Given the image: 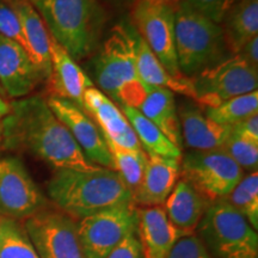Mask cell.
<instances>
[{
    "label": "cell",
    "instance_id": "6da1fadb",
    "mask_svg": "<svg viewBox=\"0 0 258 258\" xmlns=\"http://www.w3.org/2000/svg\"><path fill=\"white\" fill-rule=\"evenodd\" d=\"M0 148L28 152L55 170L97 167L86 159L69 129L40 95L10 102V112L0 123Z\"/></svg>",
    "mask_w": 258,
    "mask_h": 258
},
{
    "label": "cell",
    "instance_id": "7a4b0ae2",
    "mask_svg": "<svg viewBox=\"0 0 258 258\" xmlns=\"http://www.w3.org/2000/svg\"><path fill=\"white\" fill-rule=\"evenodd\" d=\"M47 195L53 207L77 221L115 206L134 202L120 175L102 166L88 171L55 170L47 183Z\"/></svg>",
    "mask_w": 258,
    "mask_h": 258
},
{
    "label": "cell",
    "instance_id": "3957f363",
    "mask_svg": "<svg viewBox=\"0 0 258 258\" xmlns=\"http://www.w3.org/2000/svg\"><path fill=\"white\" fill-rule=\"evenodd\" d=\"M93 77L101 91L121 106L138 109L146 95L135 59V30L117 24L93 60Z\"/></svg>",
    "mask_w": 258,
    "mask_h": 258
},
{
    "label": "cell",
    "instance_id": "277c9868",
    "mask_svg": "<svg viewBox=\"0 0 258 258\" xmlns=\"http://www.w3.org/2000/svg\"><path fill=\"white\" fill-rule=\"evenodd\" d=\"M49 35L78 61L96 49L105 22L98 0H28Z\"/></svg>",
    "mask_w": 258,
    "mask_h": 258
},
{
    "label": "cell",
    "instance_id": "5b68a950",
    "mask_svg": "<svg viewBox=\"0 0 258 258\" xmlns=\"http://www.w3.org/2000/svg\"><path fill=\"white\" fill-rule=\"evenodd\" d=\"M175 44L180 73L190 79L232 56L220 24L185 0L175 8Z\"/></svg>",
    "mask_w": 258,
    "mask_h": 258
},
{
    "label": "cell",
    "instance_id": "8992f818",
    "mask_svg": "<svg viewBox=\"0 0 258 258\" xmlns=\"http://www.w3.org/2000/svg\"><path fill=\"white\" fill-rule=\"evenodd\" d=\"M195 233L213 258H258L257 231L226 199L209 205Z\"/></svg>",
    "mask_w": 258,
    "mask_h": 258
},
{
    "label": "cell",
    "instance_id": "52a82bcc",
    "mask_svg": "<svg viewBox=\"0 0 258 258\" xmlns=\"http://www.w3.org/2000/svg\"><path fill=\"white\" fill-rule=\"evenodd\" d=\"M244 171L225 151H188L180 158V177L209 202L224 200Z\"/></svg>",
    "mask_w": 258,
    "mask_h": 258
},
{
    "label": "cell",
    "instance_id": "ba28073f",
    "mask_svg": "<svg viewBox=\"0 0 258 258\" xmlns=\"http://www.w3.org/2000/svg\"><path fill=\"white\" fill-rule=\"evenodd\" d=\"M195 102L200 108H215L237 96L257 91L258 71L238 55L191 78Z\"/></svg>",
    "mask_w": 258,
    "mask_h": 258
},
{
    "label": "cell",
    "instance_id": "9c48e42d",
    "mask_svg": "<svg viewBox=\"0 0 258 258\" xmlns=\"http://www.w3.org/2000/svg\"><path fill=\"white\" fill-rule=\"evenodd\" d=\"M139 207L134 202L115 206L77 221L86 258H105L132 232L138 231Z\"/></svg>",
    "mask_w": 258,
    "mask_h": 258
},
{
    "label": "cell",
    "instance_id": "30bf717a",
    "mask_svg": "<svg viewBox=\"0 0 258 258\" xmlns=\"http://www.w3.org/2000/svg\"><path fill=\"white\" fill-rule=\"evenodd\" d=\"M131 22L164 67L172 76L184 77L179 71L176 54L175 8L151 0H134Z\"/></svg>",
    "mask_w": 258,
    "mask_h": 258
},
{
    "label": "cell",
    "instance_id": "8fae6325",
    "mask_svg": "<svg viewBox=\"0 0 258 258\" xmlns=\"http://www.w3.org/2000/svg\"><path fill=\"white\" fill-rule=\"evenodd\" d=\"M40 258H86L77 220L53 206L23 221Z\"/></svg>",
    "mask_w": 258,
    "mask_h": 258
},
{
    "label": "cell",
    "instance_id": "7c38bea8",
    "mask_svg": "<svg viewBox=\"0 0 258 258\" xmlns=\"http://www.w3.org/2000/svg\"><path fill=\"white\" fill-rule=\"evenodd\" d=\"M49 206L23 161L0 158V218L24 221Z\"/></svg>",
    "mask_w": 258,
    "mask_h": 258
},
{
    "label": "cell",
    "instance_id": "4fadbf2b",
    "mask_svg": "<svg viewBox=\"0 0 258 258\" xmlns=\"http://www.w3.org/2000/svg\"><path fill=\"white\" fill-rule=\"evenodd\" d=\"M47 103L54 115L69 129L86 159L93 165L115 170L108 145L96 122L83 108L60 97L49 96Z\"/></svg>",
    "mask_w": 258,
    "mask_h": 258
},
{
    "label": "cell",
    "instance_id": "5bb4252c",
    "mask_svg": "<svg viewBox=\"0 0 258 258\" xmlns=\"http://www.w3.org/2000/svg\"><path fill=\"white\" fill-rule=\"evenodd\" d=\"M43 77L23 47L0 35V86L5 97L14 99L31 95Z\"/></svg>",
    "mask_w": 258,
    "mask_h": 258
},
{
    "label": "cell",
    "instance_id": "9a60e30c",
    "mask_svg": "<svg viewBox=\"0 0 258 258\" xmlns=\"http://www.w3.org/2000/svg\"><path fill=\"white\" fill-rule=\"evenodd\" d=\"M83 109L96 122L104 138L112 144L127 150H144L123 112L101 90L95 86L86 90Z\"/></svg>",
    "mask_w": 258,
    "mask_h": 258
},
{
    "label": "cell",
    "instance_id": "2e32d148",
    "mask_svg": "<svg viewBox=\"0 0 258 258\" xmlns=\"http://www.w3.org/2000/svg\"><path fill=\"white\" fill-rule=\"evenodd\" d=\"M183 148L189 151L222 150L231 134V128L218 124L207 117L202 108L192 102H182L177 106Z\"/></svg>",
    "mask_w": 258,
    "mask_h": 258
},
{
    "label": "cell",
    "instance_id": "e0dca14e",
    "mask_svg": "<svg viewBox=\"0 0 258 258\" xmlns=\"http://www.w3.org/2000/svg\"><path fill=\"white\" fill-rule=\"evenodd\" d=\"M51 71L48 79L50 96L60 97L83 108L84 93L92 88V80L70 55L69 51L50 36Z\"/></svg>",
    "mask_w": 258,
    "mask_h": 258
},
{
    "label": "cell",
    "instance_id": "ac0fdd59",
    "mask_svg": "<svg viewBox=\"0 0 258 258\" xmlns=\"http://www.w3.org/2000/svg\"><path fill=\"white\" fill-rule=\"evenodd\" d=\"M180 177V159L147 154L140 185L133 201L141 207H158L165 203Z\"/></svg>",
    "mask_w": 258,
    "mask_h": 258
},
{
    "label": "cell",
    "instance_id": "d6986e66",
    "mask_svg": "<svg viewBox=\"0 0 258 258\" xmlns=\"http://www.w3.org/2000/svg\"><path fill=\"white\" fill-rule=\"evenodd\" d=\"M138 234L144 258H166L177 240L188 234L175 227L163 206L139 208Z\"/></svg>",
    "mask_w": 258,
    "mask_h": 258
},
{
    "label": "cell",
    "instance_id": "ffe728a7",
    "mask_svg": "<svg viewBox=\"0 0 258 258\" xmlns=\"http://www.w3.org/2000/svg\"><path fill=\"white\" fill-rule=\"evenodd\" d=\"M17 14L23 31L27 53L32 62L36 64L43 77L44 83L48 82L51 71L50 63V35L49 31L28 0H9Z\"/></svg>",
    "mask_w": 258,
    "mask_h": 258
},
{
    "label": "cell",
    "instance_id": "44dd1931",
    "mask_svg": "<svg viewBox=\"0 0 258 258\" xmlns=\"http://www.w3.org/2000/svg\"><path fill=\"white\" fill-rule=\"evenodd\" d=\"M211 202L188 182L179 178L163 205L166 217L175 227L184 233H195Z\"/></svg>",
    "mask_w": 258,
    "mask_h": 258
},
{
    "label": "cell",
    "instance_id": "7402d4cb",
    "mask_svg": "<svg viewBox=\"0 0 258 258\" xmlns=\"http://www.w3.org/2000/svg\"><path fill=\"white\" fill-rule=\"evenodd\" d=\"M146 86V95L138 110L153 122L164 135L180 151H183L182 133L175 93L158 86Z\"/></svg>",
    "mask_w": 258,
    "mask_h": 258
},
{
    "label": "cell",
    "instance_id": "603a6c76",
    "mask_svg": "<svg viewBox=\"0 0 258 258\" xmlns=\"http://www.w3.org/2000/svg\"><path fill=\"white\" fill-rule=\"evenodd\" d=\"M135 59L139 77L145 85L158 86L170 90L173 93H179L191 101H195L191 79L186 77H175L167 71L164 64L148 48L143 38L135 31Z\"/></svg>",
    "mask_w": 258,
    "mask_h": 258
},
{
    "label": "cell",
    "instance_id": "cb8c5ba5",
    "mask_svg": "<svg viewBox=\"0 0 258 258\" xmlns=\"http://www.w3.org/2000/svg\"><path fill=\"white\" fill-rule=\"evenodd\" d=\"M224 38L232 55L258 36V0H239L220 23Z\"/></svg>",
    "mask_w": 258,
    "mask_h": 258
},
{
    "label": "cell",
    "instance_id": "d4e9b609",
    "mask_svg": "<svg viewBox=\"0 0 258 258\" xmlns=\"http://www.w3.org/2000/svg\"><path fill=\"white\" fill-rule=\"evenodd\" d=\"M121 110L127 117L132 128L134 129L141 146L147 154L176 158V159L182 158V151L171 143L163 132L153 122L145 117L138 109L131 108V106H121Z\"/></svg>",
    "mask_w": 258,
    "mask_h": 258
},
{
    "label": "cell",
    "instance_id": "484cf974",
    "mask_svg": "<svg viewBox=\"0 0 258 258\" xmlns=\"http://www.w3.org/2000/svg\"><path fill=\"white\" fill-rule=\"evenodd\" d=\"M0 258H40L23 221L0 218Z\"/></svg>",
    "mask_w": 258,
    "mask_h": 258
},
{
    "label": "cell",
    "instance_id": "4316f807",
    "mask_svg": "<svg viewBox=\"0 0 258 258\" xmlns=\"http://www.w3.org/2000/svg\"><path fill=\"white\" fill-rule=\"evenodd\" d=\"M105 141L114 160L115 171L131 190L132 195H134L143 180L145 167L147 164V153L144 150L134 151L120 147L112 144L108 139H105Z\"/></svg>",
    "mask_w": 258,
    "mask_h": 258
},
{
    "label": "cell",
    "instance_id": "83f0119b",
    "mask_svg": "<svg viewBox=\"0 0 258 258\" xmlns=\"http://www.w3.org/2000/svg\"><path fill=\"white\" fill-rule=\"evenodd\" d=\"M207 117L218 124L232 128L250 116L258 114V92L237 96L215 108L203 109Z\"/></svg>",
    "mask_w": 258,
    "mask_h": 258
},
{
    "label": "cell",
    "instance_id": "f1b7e54d",
    "mask_svg": "<svg viewBox=\"0 0 258 258\" xmlns=\"http://www.w3.org/2000/svg\"><path fill=\"white\" fill-rule=\"evenodd\" d=\"M228 203L249 221L253 230H258V172L244 175L234 189L226 198Z\"/></svg>",
    "mask_w": 258,
    "mask_h": 258
},
{
    "label": "cell",
    "instance_id": "f546056e",
    "mask_svg": "<svg viewBox=\"0 0 258 258\" xmlns=\"http://www.w3.org/2000/svg\"><path fill=\"white\" fill-rule=\"evenodd\" d=\"M222 151L233 159L241 170L253 172L258 166V144L234 134H231L222 147Z\"/></svg>",
    "mask_w": 258,
    "mask_h": 258
},
{
    "label": "cell",
    "instance_id": "4dcf8cb0",
    "mask_svg": "<svg viewBox=\"0 0 258 258\" xmlns=\"http://www.w3.org/2000/svg\"><path fill=\"white\" fill-rule=\"evenodd\" d=\"M0 35L16 42L27 51L21 22L9 0H0Z\"/></svg>",
    "mask_w": 258,
    "mask_h": 258
},
{
    "label": "cell",
    "instance_id": "1f68e13d",
    "mask_svg": "<svg viewBox=\"0 0 258 258\" xmlns=\"http://www.w3.org/2000/svg\"><path fill=\"white\" fill-rule=\"evenodd\" d=\"M166 258H213L201 238L196 233L182 235Z\"/></svg>",
    "mask_w": 258,
    "mask_h": 258
},
{
    "label": "cell",
    "instance_id": "d6a6232c",
    "mask_svg": "<svg viewBox=\"0 0 258 258\" xmlns=\"http://www.w3.org/2000/svg\"><path fill=\"white\" fill-rule=\"evenodd\" d=\"M203 16L220 24L227 11L239 0H185Z\"/></svg>",
    "mask_w": 258,
    "mask_h": 258
},
{
    "label": "cell",
    "instance_id": "836d02e7",
    "mask_svg": "<svg viewBox=\"0 0 258 258\" xmlns=\"http://www.w3.org/2000/svg\"><path fill=\"white\" fill-rule=\"evenodd\" d=\"M105 258H144L138 231L129 233Z\"/></svg>",
    "mask_w": 258,
    "mask_h": 258
},
{
    "label": "cell",
    "instance_id": "e575fe53",
    "mask_svg": "<svg viewBox=\"0 0 258 258\" xmlns=\"http://www.w3.org/2000/svg\"><path fill=\"white\" fill-rule=\"evenodd\" d=\"M231 129L234 134L239 135L240 138L258 144V114L250 116L240 123L233 125Z\"/></svg>",
    "mask_w": 258,
    "mask_h": 258
},
{
    "label": "cell",
    "instance_id": "d590c367",
    "mask_svg": "<svg viewBox=\"0 0 258 258\" xmlns=\"http://www.w3.org/2000/svg\"><path fill=\"white\" fill-rule=\"evenodd\" d=\"M235 55L240 56L249 66L258 71V36L247 42Z\"/></svg>",
    "mask_w": 258,
    "mask_h": 258
},
{
    "label": "cell",
    "instance_id": "8d00e7d4",
    "mask_svg": "<svg viewBox=\"0 0 258 258\" xmlns=\"http://www.w3.org/2000/svg\"><path fill=\"white\" fill-rule=\"evenodd\" d=\"M10 112V103L3 96H0V123L4 120L5 116Z\"/></svg>",
    "mask_w": 258,
    "mask_h": 258
},
{
    "label": "cell",
    "instance_id": "74e56055",
    "mask_svg": "<svg viewBox=\"0 0 258 258\" xmlns=\"http://www.w3.org/2000/svg\"><path fill=\"white\" fill-rule=\"evenodd\" d=\"M151 2L161 3V4H166V5L172 6V8H176V6L178 5L180 2H183V0H151Z\"/></svg>",
    "mask_w": 258,
    "mask_h": 258
},
{
    "label": "cell",
    "instance_id": "f35d334b",
    "mask_svg": "<svg viewBox=\"0 0 258 258\" xmlns=\"http://www.w3.org/2000/svg\"><path fill=\"white\" fill-rule=\"evenodd\" d=\"M116 2H120V3H133L134 0H116Z\"/></svg>",
    "mask_w": 258,
    "mask_h": 258
},
{
    "label": "cell",
    "instance_id": "ab89813d",
    "mask_svg": "<svg viewBox=\"0 0 258 258\" xmlns=\"http://www.w3.org/2000/svg\"><path fill=\"white\" fill-rule=\"evenodd\" d=\"M0 96H3V97H5V93H4V91H3V89H2V86H0Z\"/></svg>",
    "mask_w": 258,
    "mask_h": 258
},
{
    "label": "cell",
    "instance_id": "60d3db41",
    "mask_svg": "<svg viewBox=\"0 0 258 258\" xmlns=\"http://www.w3.org/2000/svg\"><path fill=\"white\" fill-rule=\"evenodd\" d=\"M0 143H2V135H0Z\"/></svg>",
    "mask_w": 258,
    "mask_h": 258
}]
</instances>
